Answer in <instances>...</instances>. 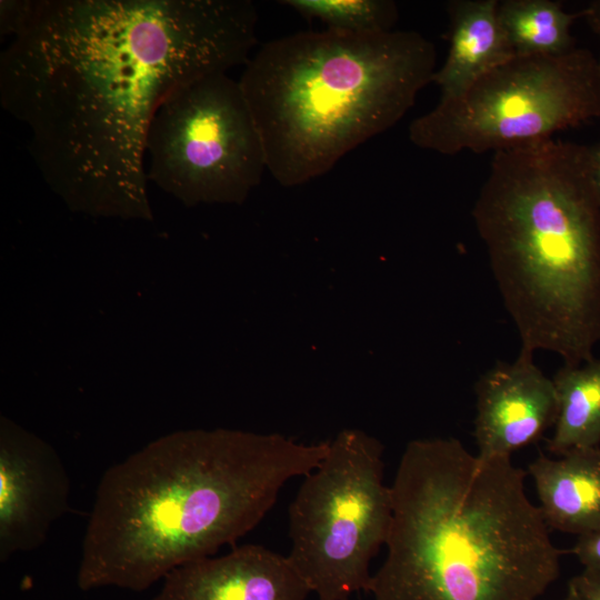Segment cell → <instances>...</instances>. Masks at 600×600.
Masks as SVG:
<instances>
[{"mask_svg": "<svg viewBox=\"0 0 600 600\" xmlns=\"http://www.w3.org/2000/svg\"><path fill=\"white\" fill-rule=\"evenodd\" d=\"M257 23L249 0H39L1 53L0 103L71 209L149 219L153 116L179 88L246 66Z\"/></svg>", "mask_w": 600, "mask_h": 600, "instance_id": "6da1fadb", "label": "cell"}, {"mask_svg": "<svg viewBox=\"0 0 600 600\" xmlns=\"http://www.w3.org/2000/svg\"><path fill=\"white\" fill-rule=\"evenodd\" d=\"M328 446L229 430L176 432L147 444L99 481L79 589L143 591L233 544L259 524L289 480L319 466Z\"/></svg>", "mask_w": 600, "mask_h": 600, "instance_id": "7a4b0ae2", "label": "cell"}, {"mask_svg": "<svg viewBox=\"0 0 600 600\" xmlns=\"http://www.w3.org/2000/svg\"><path fill=\"white\" fill-rule=\"evenodd\" d=\"M526 476L510 457L473 454L456 438L409 442L373 600H538L561 551Z\"/></svg>", "mask_w": 600, "mask_h": 600, "instance_id": "3957f363", "label": "cell"}, {"mask_svg": "<svg viewBox=\"0 0 600 600\" xmlns=\"http://www.w3.org/2000/svg\"><path fill=\"white\" fill-rule=\"evenodd\" d=\"M472 216L521 349L563 364L600 341V206L586 147L552 138L496 151Z\"/></svg>", "mask_w": 600, "mask_h": 600, "instance_id": "277c9868", "label": "cell"}, {"mask_svg": "<svg viewBox=\"0 0 600 600\" xmlns=\"http://www.w3.org/2000/svg\"><path fill=\"white\" fill-rule=\"evenodd\" d=\"M436 61L433 43L416 31L324 29L266 42L239 83L267 170L286 187L327 173L408 112L432 82Z\"/></svg>", "mask_w": 600, "mask_h": 600, "instance_id": "5b68a950", "label": "cell"}, {"mask_svg": "<svg viewBox=\"0 0 600 600\" xmlns=\"http://www.w3.org/2000/svg\"><path fill=\"white\" fill-rule=\"evenodd\" d=\"M382 456L377 439L342 431L289 504L287 557L318 600L369 592L370 563L386 544L392 518Z\"/></svg>", "mask_w": 600, "mask_h": 600, "instance_id": "8992f818", "label": "cell"}, {"mask_svg": "<svg viewBox=\"0 0 600 600\" xmlns=\"http://www.w3.org/2000/svg\"><path fill=\"white\" fill-rule=\"evenodd\" d=\"M594 117H600V78L589 51L516 56L416 118L409 140L447 156L496 152L551 138Z\"/></svg>", "mask_w": 600, "mask_h": 600, "instance_id": "52a82bcc", "label": "cell"}, {"mask_svg": "<svg viewBox=\"0 0 600 600\" xmlns=\"http://www.w3.org/2000/svg\"><path fill=\"white\" fill-rule=\"evenodd\" d=\"M147 156L148 181L188 206L242 202L267 170L241 86L227 73L193 81L162 101Z\"/></svg>", "mask_w": 600, "mask_h": 600, "instance_id": "ba28073f", "label": "cell"}, {"mask_svg": "<svg viewBox=\"0 0 600 600\" xmlns=\"http://www.w3.org/2000/svg\"><path fill=\"white\" fill-rule=\"evenodd\" d=\"M70 480L57 451L2 418L0 424V560L40 547L69 507Z\"/></svg>", "mask_w": 600, "mask_h": 600, "instance_id": "9c48e42d", "label": "cell"}, {"mask_svg": "<svg viewBox=\"0 0 600 600\" xmlns=\"http://www.w3.org/2000/svg\"><path fill=\"white\" fill-rule=\"evenodd\" d=\"M474 438L478 454L510 457L554 427L558 399L552 379L520 349L512 362H498L476 382Z\"/></svg>", "mask_w": 600, "mask_h": 600, "instance_id": "30bf717a", "label": "cell"}, {"mask_svg": "<svg viewBox=\"0 0 600 600\" xmlns=\"http://www.w3.org/2000/svg\"><path fill=\"white\" fill-rule=\"evenodd\" d=\"M310 593L287 556L243 544L173 569L152 600H306Z\"/></svg>", "mask_w": 600, "mask_h": 600, "instance_id": "8fae6325", "label": "cell"}, {"mask_svg": "<svg viewBox=\"0 0 600 600\" xmlns=\"http://www.w3.org/2000/svg\"><path fill=\"white\" fill-rule=\"evenodd\" d=\"M539 509L549 528L578 536L600 530V448L573 449L530 462Z\"/></svg>", "mask_w": 600, "mask_h": 600, "instance_id": "7c38bea8", "label": "cell"}, {"mask_svg": "<svg viewBox=\"0 0 600 600\" xmlns=\"http://www.w3.org/2000/svg\"><path fill=\"white\" fill-rule=\"evenodd\" d=\"M497 0H457L448 4L449 51L432 82L440 99L462 94L482 76L509 61L516 53L498 19Z\"/></svg>", "mask_w": 600, "mask_h": 600, "instance_id": "4fadbf2b", "label": "cell"}, {"mask_svg": "<svg viewBox=\"0 0 600 600\" xmlns=\"http://www.w3.org/2000/svg\"><path fill=\"white\" fill-rule=\"evenodd\" d=\"M558 416L547 449L560 456L600 444V359L563 364L553 376Z\"/></svg>", "mask_w": 600, "mask_h": 600, "instance_id": "5bb4252c", "label": "cell"}, {"mask_svg": "<svg viewBox=\"0 0 600 600\" xmlns=\"http://www.w3.org/2000/svg\"><path fill=\"white\" fill-rule=\"evenodd\" d=\"M498 19L516 56H559L576 49L570 29L577 14L550 0H504Z\"/></svg>", "mask_w": 600, "mask_h": 600, "instance_id": "9a60e30c", "label": "cell"}, {"mask_svg": "<svg viewBox=\"0 0 600 600\" xmlns=\"http://www.w3.org/2000/svg\"><path fill=\"white\" fill-rule=\"evenodd\" d=\"M280 3L306 19L319 20L327 30L352 34L391 31L398 17L396 3L387 0H283Z\"/></svg>", "mask_w": 600, "mask_h": 600, "instance_id": "2e32d148", "label": "cell"}, {"mask_svg": "<svg viewBox=\"0 0 600 600\" xmlns=\"http://www.w3.org/2000/svg\"><path fill=\"white\" fill-rule=\"evenodd\" d=\"M39 0H1L0 32L3 37H19L30 24Z\"/></svg>", "mask_w": 600, "mask_h": 600, "instance_id": "e0dca14e", "label": "cell"}, {"mask_svg": "<svg viewBox=\"0 0 600 600\" xmlns=\"http://www.w3.org/2000/svg\"><path fill=\"white\" fill-rule=\"evenodd\" d=\"M571 551L584 569L600 573V530L578 536Z\"/></svg>", "mask_w": 600, "mask_h": 600, "instance_id": "ac0fdd59", "label": "cell"}, {"mask_svg": "<svg viewBox=\"0 0 600 600\" xmlns=\"http://www.w3.org/2000/svg\"><path fill=\"white\" fill-rule=\"evenodd\" d=\"M579 600H600V573L583 569L568 586Z\"/></svg>", "mask_w": 600, "mask_h": 600, "instance_id": "d6986e66", "label": "cell"}, {"mask_svg": "<svg viewBox=\"0 0 600 600\" xmlns=\"http://www.w3.org/2000/svg\"><path fill=\"white\" fill-rule=\"evenodd\" d=\"M586 166L591 189L600 206V143L586 147Z\"/></svg>", "mask_w": 600, "mask_h": 600, "instance_id": "ffe728a7", "label": "cell"}, {"mask_svg": "<svg viewBox=\"0 0 600 600\" xmlns=\"http://www.w3.org/2000/svg\"><path fill=\"white\" fill-rule=\"evenodd\" d=\"M583 16L592 30L600 36V0L591 2L583 11Z\"/></svg>", "mask_w": 600, "mask_h": 600, "instance_id": "44dd1931", "label": "cell"}, {"mask_svg": "<svg viewBox=\"0 0 600 600\" xmlns=\"http://www.w3.org/2000/svg\"><path fill=\"white\" fill-rule=\"evenodd\" d=\"M561 600H579L576 594L568 589L566 597Z\"/></svg>", "mask_w": 600, "mask_h": 600, "instance_id": "7402d4cb", "label": "cell"}, {"mask_svg": "<svg viewBox=\"0 0 600 600\" xmlns=\"http://www.w3.org/2000/svg\"><path fill=\"white\" fill-rule=\"evenodd\" d=\"M598 72H599V78H600V60L598 61Z\"/></svg>", "mask_w": 600, "mask_h": 600, "instance_id": "603a6c76", "label": "cell"}]
</instances>
